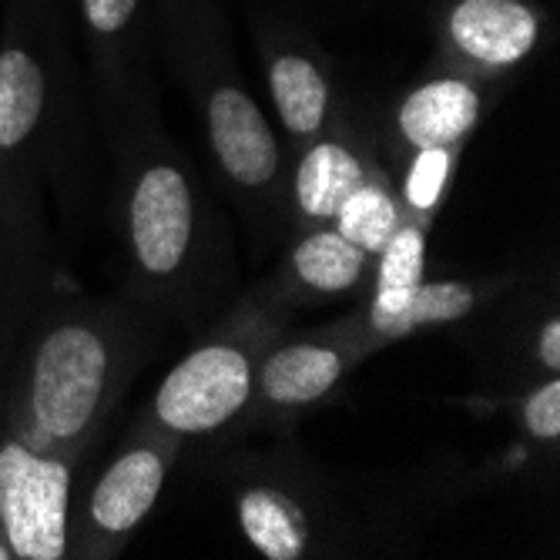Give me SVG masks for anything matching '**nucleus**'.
Wrapping results in <instances>:
<instances>
[{"label": "nucleus", "instance_id": "obj_1", "mask_svg": "<svg viewBox=\"0 0 560 560\" xmlns=\"http://www.w3.org/2000/svg\"><path fill=\"white\" fill-rule=\"evenodd\" d=\"M144 346L135 305L58 285L44 256L0 266V433L78 464L118 410Z\"/></svg>", "mask_w": 560, "mask_h": 560}, {"label": "nucleus", "instance_id": "obj_2", "mask_svg": "<svg viewBox=\"0 0 560 560\" xmlns=\"http://www.w3.org/2000/svg\"><path fill=\"white\" fill-rule=\"evenodd\" d=\"M68 0H4L0 24V266L44 256L40 185L61 182L78 138Z\"/></svg>", "mask_w": 560, "mask_h": 560}, {"label": "nucleus", "instance_id": "obj_3", "mask_svg": "<svg viewBox=\"0 0 560 560\" xmlns=\"http://www.w3.org/2000/svg\"><path fill=\"white\" fill-rule=\"evenodd\" d=\"M115 135V219L128 292L155 310L195 316L225 266L222 222L209 188L162 131L159 105L128 115Z\"/></svg>", "mask_w": 560, "mask_h": 560}, {"label": "nucleus", "instance_id": "obj_4", "mask_svg": "<svg viewBox=\"0 0 560 560\" xmlns=\"http://www.w3.org/2000/svg\"><path fill=\"white\" fill-rule=\"evenodd\" d=\"M165 55L185 78L222 185L256 222H279L289 151L259 101L242 84L212 0H191L185 27Z\"/></svg>", "mask_w": 560, "mask_h": 560}, {"label": "nucleus", "instance_id": "obj_5", "mask_svg": "<svg viewBox=\"0 0 560 560\" xmlns=\"http://www.w3.org/2000/svg\"><path fill=\"white\" fill-rule=\"evenodd\" d=\"M289 316L262 285L242 295L235 310L165 373L138 420L182 443L245 423L262 355L289 329Z\"/></svg>", "mask_w": 560, "mask_h": 560}, {"label": "nucleus", "instance_id": "obj_6", "mask_svg": "<svg viewBox=\"0 0 560 560\" xmlns=\"http://www.w3.org/2000/svg\"><path fill=\"white\" fill-rule=\"evenodd\" d=\"M182 440L131 423L121 446L97 474L81 500H71L68 514V557L74 560H112L125 550L135 530L159 503L168 474L182 453Z\"/></svg>", "mask_w": 560, "mask_h": 560}, {"label": "nucleus", "instance_id": "obj_7", "mask_svg": "<svg viewBox=\"0 0 560 560\" xmlns=\"http://www.w3.org/2000/svg\"><path fill=\"white\" fill-rule=\"evenodd\" d=\"M363 360H370V352L346 316L302 332L285 329L262 355L245 423L262 430L292 427L302 413L329 399Z\"/></svg>", "mask_w": 560, "mask_h": 560}, {"label": "nucleus", "instance_id": "obj_8", "mask_svg": "<svg viewBox=\"0 0 560 560\" xmlns=\"http://www.w3.org/2000/svg\"><path fill=\"white\" fill-rule=\"evenodd\" d=\"M550 40L537 0H443L436 14V65L480 81H511Z\"/></svg>", "mask_w": 560, "mask_h": 560}, {"label": "nucleus", "instance_id": "obj_9", "mask_svg": "<svg viewBox=\"0 0 560 560\" xmlns=\"http://www.w3.org/2000/svg\"><path fill=\"white\" fill-rule=\"evenodd\" d=\"M74 460L0 433V527L14 560H65Z\"/></svg>", "mask_w": 560, "mask_h": 560}, {"label": "nucleus", "instance_id": "obj_10", "mask_svg": "<svg viewBox=\"0 0 560 560\" xmlns=\"http://www.w3.org/2000/svg\"><path fill=\"white\" fill-rule=\"evenodd\" d=\"M84 55L97 105L118 128L138 108L155 105L151 88V18L148 0H78Z\"/></svg>", "mask_w": 560, "mask_h": 560}, {"label": "nucleus", "instance_id": "obj_11", "mask_svg": "<svg viewBox=\"0 0 560 560\" xmlns=\"http://www.w3.org/2000/svg\"><path fill=\"white\" fill-rule=\"evenodd\" d=\"M256 44L276 121L292 159L302 144H310L346 115L336 91V74L329 58L302 31L259 24Z\"/></svg>", "mask_w": 560, "mask_h": 560}, {"label": "nucleus", "instance_id": "obj_12", "mask_svg": "<svg viewBox=\"0 0 560 560\" xmlns=\"http://www.w3.org/2000/svg\"><path fill=\"white\" fill-rule=\"evenodd\" d=\"M380 162L373 141L346 115L289 159L282 222L295 232L329 225L342 201Z\"/></svg>", "mask_w": 560, "mask_h": 560}, {"label": "nucleus", "instance_id": "obj_13", "mask_svg": "<svg viewBox=\"0 0 560 560\" xmlns=\"http://www.w3.org/2000/svg\"><path fill=\"white\" fill-rule=\"evenodd\" d=\"M500 88L503 84L436 65L433 74H427L396 97L389 115L393 151L396 155H410V151L423 148L464 151Z\"/></svg>", "mask_w": 560, "mask_h": 560}, {"label": "nucleus", "instance_id": "obj_14", "mask_svg": "<svg viewBox=\"0 0 560 560\" xmlns=\"http://www.w3.org/2000/svg\"><path fill=\"white\" fill-rule=\"evenodd\" d=\"M370 276L373 256L342 238L332 225H316L292 235L276 276L262 285V292L285 313H295L299 305L366 292Z\"/></svg>", "mask_w": 560, "mask_h": 560}, {"label": "nucleus", "instance_id": "obj_15", "mask_svg": "<svg viewBox=\"0 0 560 560\" xmlns=\"http://www.w3.org/2000/svg\"><path fill=\"white\" fill-rule=\"evenodd\" d=\"M514 276H487V279H423L410 295H406L396 310L360 319L349 313V326L360 336L363 349L373 355L376 349L410 339L423 329H440L470 319L487 302H493L503 289H511Z\"/></svg>", "mask_w": 560, "mask_h": 560}, {"label": "nucleus", "instance_id": "obj_16", "mask_svg": "<svg viewBox=\"0 0 560 560\" xmlns=\"http://www.w3.org/2000/svg\"><path fill=\"white\" fill-rule=\"evenodd\" d=\"M235 521L266 560H302L316 550L319 517L310 497L279 477H252L235 490Z\"/></svg>", "mask_w": 560, "mask_h": 560}, {"label": "nucleus", "instance_id": "obj_17", "mask_svg": "<svg viewBox=\"0 0 560 560\" xmlns=\"http://www.w3.org/2000/svg\"><path fill=\"white\" fill-rule=\"evenodd\" d=\"M430 222L402 215L399 229L380 248L373 259V276L366 285V302L355 310L360 319H376L410 295L427 279V245H430Z\"/></svg>", "mask_w": 560, "mask_h": 560}, {"label": "nucleus", "instance_id": "obj_18", "mask_svg": "<svg viewBox=\"0 0 560 560\" xmlns=\"http://www.w3.org/2000/svg\"><path fill=\"white\" fill-rule=\"evenodd\" d=\"M399 222H402V206L393 185V172L383 162H376L373 172L363 178V185L339 206L329 225L355 248H363L366 256L376 259L380 248L399 229Z\"/></svg>", "mask_w": 560, "mask_h": 560}, {"label": "nucleus", "instance_id": "obj_19", "mask_svg": "<svg viewBox=\"0 0 560 560\" xmlns=\"http://www.w3.org/2000/svg\"><path fill=\"white\" fill-rule=\"evenodd\" d=\"M460 159L464 151L456 148H423V151H410V155H399V172L393 175V185L399 195L402 215L423 219L433 225Z\"/></svg>", "mask_w": 560, "mask_h": 560}, {"label": "nucleus", "instance_id": "obj_20", "mask_svg": "<svg viewBox=\"0 0 560 560\" xmlns=\"http://www.w3.org/2000/svg\"><path fill=\"white\" fill-rule=\"evenodd\" d=\"M517 423L534 443H560V376H540L517 396Z\"/></svg>", "mask_w": 560, "mask_h": 560}, {"label": "nucleus", "instance_id": "obj_21", "mask_svg": "<svg viewBox=\"0 0 560 560\" xmlns=\"http://www.w3.org/2000/svg\"><path fill=\"white\" fill-rule=\"evenodd\" d=\"M530 360L540 376H560V316L553 310L537 323L530 336Z\"/></svg>", "mask_w": 560, "mask_h": 560}, {"label": "nucleus", "instance_id": "obj_22", "mask_svg": "<svg viewBox=\"0 0 560 560\" xmlns=\"http://www.w3.org/2000/svg\"><path fill=\"white\" fill-rule=\"evenodd\" d=\"M151 8H155V21L162 27V37H165V50L178 40L182 27H185V18H188V8L191 0H151Z\"/></svg>", "mask_w": 560, "mask_h": 560}, {"label": "nucleus", "instance_id": "obj_23", "mask_svg": "<svg viewBox=\"0 0 560 560\" xmlns=\"http://www.w3.org/2000/svg\"><path fill=\"white\" fill-rule=\"evenodd\" d=\"M0 560H14V550H11V544H8L4 527H0Z\"/></svg>", "mask_w": 560, "mask_h": 560}]
</instances>
